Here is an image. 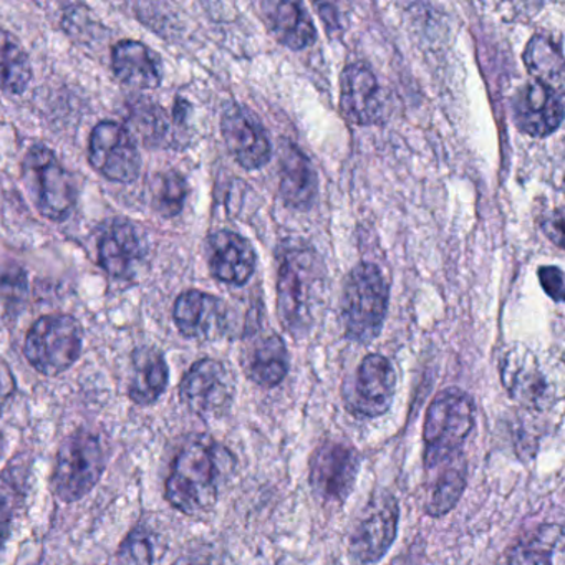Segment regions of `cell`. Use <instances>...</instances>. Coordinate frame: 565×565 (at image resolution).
<instances>
[{"label": "cell", "instance_id": "1", "mask_svg": "<svg viewBox=\"0 0 565 565\" xmlns=\"http://www.w3.org/2000/svg\"><path fill=\"white\" fill-rule=\"evenodd\" d=\"M227 461L226 449L211 439L188 443L178 452L168 478V502L188 515L211 511L217 502Z\"/></svg>", "mask_w": 565, "mask_h": 565}, {"label": "cell", "instance_id": "2", "mask_svg": "<svg viewBox=\"0 0 565 565\" xmlns=\"http://www.w3.org/2000/svg\"><path fill=\"white\" fill-rule=\"evenodd\" d=\"M323 284L326 273L316 250L302 246L284 250L277 289L280 317L290 332H303L312 326L322 306Z\"/></svg>", "mask_w": 565, "mask_h": 565}, {"label": "cell", "instance_id": "3", "mask_svg": "<svg viewBox=\"0 0 565 565\" xmlns=\"http://www.w3.org/2000/svg\"><path fill=\"white\" fill-rule=\"evenodd\" d=\"M475 426V403L461 390H445L429 405L423 428L425 469L438 471L461 461L462 446Z\"/></svg>", "mask_w": 565, "mask_h": 565}, {"label": "cell", "instance_id": "4", "mask_svg": "<svg viewBox=\"0 0 565 565\" xmlns=\"http://www.w3.org/2000/svg\"><path fill=\"white\" fill-rule=\"evenodd\" d=\"M388 297V282L373 264H360L349 274L343 287L342 317L350 340L369 343L382 332Z\"/></svg>", "mask_w": 565, "mask_h": 565}, {"label": "cell", "instance_id": "5", "mask_svg": "<svg viewBox=\"0 0 565 565\" xmlns=\"http://www.w3.org/2000/svg\"><path fill=\"white\" fill-rule=\"evenodd\" d=\"M82 349L84 327L67 313L41 317L25 337V359L45 376L67 372L81 359Z\"/></svg>", "mask_w": 565, "mask_h": 565}, {"label": "cell", "instance_id": "6", "mask_svg": "<svg viewBox=\"0 0 565 565\" xmlns=\"http://www.w3.org/2000/svg\"><path fill=\"white\" fill-rule=\"evenodd\" d=\"M24 180L42 216L54 223L71 216L77 203V186L51 148L35 145L29 150L24 160Z\"/></svg>", "mask_w": 565, "mask_h": 565}, {"label": "cell", "instance_id": "7", "mask_svg": "<svg viewBox=\"0 0 565 565\" xmlns=\"http://www.w3.org/2000/svg\"><path fill=\"white\" fill-rule=\"evenodd\" d=\"M105 466L107 459L98 436L84 429L74 433L58 449L52 478L55 494L64 502L85 498L100 481Z\"/></svg>", "mask_w": 565, "mask_h": 565}, {"label": "cell", "instance_id": "8", "mask_svg": "<svg viewBox=\"0 0 565 565\" xmlns=\"http://www.w3.org/2000/svg\"><path fill=\"white\" fill-rule=\"evenodd\" d=\"M92 167L111 183L130 184L140 177L141 154L127 127L117 121H102L88 143Z\"/></svg>", "mask_w": 565, "mask_h": 565}, {"label": "cell", "instance_id": "9", "mask_svg": "<svg viewBox=\"0 0 565 565\" xmlns=\"http://www.w3.org/2000/svg\"><path fill=\"white\" fill-rule=\"evenodd\" d=\"M236 383L233 373L220 360L194 363L180 385L184 405L204 419L221 418L233 405Z\"/></svg>", "mask_w": 565, "mask_h": 565}, {"label": "cell", "instance_id": "10", "mask_svg": "<svg viewBox=\"0 0 565 565\" xmlns=\"http://www.w3.org/2000/svg\"><path fill=\"white\" fill-rule=\"evenodd\" d=\"M399 508L388 492L373 495L350 539V551L362 564H375L395 542Z\"/></svg>", "mask_w": 565, "mask_h": 565}, {"label": "cell", "instance_id": "11", "mask_svg": "<svg viewBox=\"0 0 565 565\" xmlns=\"http://www.w3.org/2000/svg\"><path fill=\"white\" fill-rule=\"evenodd\" d=\"M360 471V456L352 446L327 441L313 452L310 461V484L327 502L349 498Z\"/></svg>", "mask_w": 565, "mask_h": 565}, {"label": "cell", "instance_id": "12", "mask_svg": "<svg viewBox=\"0 0 565 565\" xmlns=\"http://www.w3.org/2000/svg\"><path fill=\"white\" fill-rule=\"evenodd\" d=\"M221 131L231 154L246 170H259L270 160V141L257 115L239 104H230L221 115Z\"/></svg>", "mask_w": 565, "mask_h": 565}, {"label": "cell", "instance_id": "13", "mask_svg": "<svg viewBox=\"0 0 565 565\" xmlns=\"http://www.w3.org/2000/svg\"><path fill=\"white\" fill-rule=\"evenodd\" d=\"M178 330L188 339L217 340L230 332V312L220 297L201 290H186L173 307Z\"/></svg>", "mask_w": 565, "mask_h": 565}, {"label": "cell", "instance_id": "14", "mask_svg": "<svg viewBox=\"0 0 565 565\" xmlns=\"http://www.w3.org/2000/svg\"><path fill=\"white\" fill-rule=\"evenodd\" d=\"M340 104L347 117L356 125H376L388 114V100L379 81L366 65L353 64L340 81Z\"/></svg>", "mask_w": 565, "mask_h": 565}, {"label": "cell", "instance_id": "15", "mask_svg": "<svg viewBox=\"0 0 565 565\" xmlns=\"http://www.w3.org/2000/svg\"><path fill=\"white\" fill-rule=\"evenodd\" d=\"M512 114L519 130L531 137H547L564 118L562 95L547 85L531 82L512 100Z\"/></svg>", "mask_w": 565, "mask_h": 565}, {"label": "cell", "instance_id": "16", "mask_svg": "<svg viewBox=\"0 0 565 565\" xmlns=\"http://www.w3.org/2000/svg\"><path fill=\"white\" fill-rule=\"evenodd\" d=\"M395 388L396 373L392 362L373 353L363 359L356 372L353 409L366 418L382 416L392 406Z\"/></svg>", "mask_w": 565, "mask_h": 565}, {"label": "cell", "instance_id": "17", "mask_svg": "<svg viewBox=\"0 0 565 565\" xmlns=\"http://www.w3.org/2000/svg\"><path fill=\"white\" fill-rule=\"evenodd\" d=\"M207 263L221 282L244 286L256 269V254L241 234L217 231L207 239Z\"/></svg>", "mask_w": 565, "mask_h": 565}, {"label": "cell", "instance_id": "18", "mask_svg": "<svg viewBox=\"0 0 565 565\" xmlns=\"http://www.w3.org/2000/svg\"><path fill=\"white\" fill-rule=\"evenodd\" d=\"M147 254V244L137 227L118 223L108 227L98 243V264L115 279H130Z\"/></svg>", "mask_w": 565, "mask_h": 565}, {"label": "cell", "instance_id": "19", "mask_svg": "<svg viewBox=\"0 0 565 565\" xmlns=\"http://www.w3.org/2000/svg\"><path fill=\"white\" fill-rule=\"evenodd\" d=\"M111 68L118 81L138 90H154L163 82V62L143 42H118L111 51Z\"/></svg>", "mask_w": 565, "mask_h": 565}, {"label": "cell", "instance_id": "20", "mask_svg": "<svg viewBox=\"0 0 565 565\" xmlns=\"http://www.w3.org/2000/svg\"><path fill=\"white\" fill-rule=\"evenodd\" d=\"M264 18L277 41L292 51H302L316 41V28L309 12L299 2H264Z\"/></svg>", "mask_w": 565, "mask_h": 565}, {"label": "cell", "instance_id": "21", "mask_svg": "<svg viewBox=\"0 0 565 565\" xmlns=\"http://www.w3.org/2000/svg\"><path fill=\"white\" fill-rule=\"evenodd\" d=\"M280 193L289 206L303 210L317 196V174L309 158L287 143L280 148Z\"/></svg>", "mask_w": 565, "mask_h": 565}, {"label": "cell", "instance_id": "22", "mask_svg": "<svg viewBox=\"0 0 565 565\" xmlns=\"http://www.w3.org/2000/svg\"><path fill=\"white\" fill-rule=\"evenodd\" d=\"M170 370L163 353L154 347H140L131 355L130 398L138 405L157 402L168 386Z\"/></svg>", "mask_w": 565, "mask_h": 565}, {"label": "cell", "instance_id": "23", "mask_svg": "<svg viewBox=\"0 0 565 565\" xmlns=\"http://www.w3.org/2000/svg\"><path fill=\"white\" fill-rule=\"evenodd\" d=\"M247 376L264 388H273L286 379L289 372V353L279 335H267L257 340L244 360Z\"/></svg>", "mask_w": 565, "mask_h": 565}, {"label": "cell", "instance_id": "24", "mask_svg": "<svg viewBox=\"0 0 565 565\" xmlns=\"http://www.w3.org/2000/svg\"><path fill=\"white\" fill-rule=\"evenodd\" d=\"M564 534L561 525L547 524L522 539L511 554L508 565H562Z\"/></svg>", "mask_w": 565, "mask_h": 565}, {"label": "cell", "instance_id": "25", "mask_svg": "<svg viewBox=\"0 0 565 565\" xmlns=\"http://www.w3.org/2000/svg\"><path fill=\"white\" fill-rule=\"evenodd\" d=\"M502 382L514 398L521 402H541L545 383L537 363L529 352H511L502 363Z\"/></svg>", "mask_w": 565, "mask_h": 565}, {"label": "cell", "instance_id": "26", "mask_svg": "<svg viewBox=\"0 0 565 565\" xmlns=\"http://www.w3.org/2000/svg\"><path fill=\"white\" fill-rule=\"evenodd\" d=\"M524 62L535 82L561 94L564 87V58L558 44L547 35H534L525 47Z\"/></svg>", "mask_w": 565, "mask_h": 565}, {"label": "cell", "instance_id": "27", "mask_svg": "<svg viewBox=\"0 0 565 565\" xmlns=\"http://www.w3.org/2000/svg\"><path fill=\"white\" fill-rule=\"evenodd\" d=\"M28 52L11 32L0 29V90L22 95L32 81Z\"/></svg>", "mask_w": 565, "mask_h": 565}, {"label": "cell", "instance_id": "28", "mask_svg": "<svg viewBox=\"0 0 565 565\" xmlns=\"http://www.w3.org/2000/svg\"><path fill=\"white\" fill-rule=\"evenodd\" d=\"M466 488V462H452L446 468L435 471V479H433L431 488L426 498L425 509L433 518H441L448 514L459 499Z\"/></svg>", "mask_w": 565, "mask_h": 565}, {"label": "cell", "instance_id": "29", "mask_svg": "<svg viewBox=\"0 0 565 565\" xmlns=\"http://www.w3.org/2000/svg\"><path fill=\"white\" fill-rule=\"evenodd\" d=\"M186 194V180L178 171L160 174L154 184V210L164 217L177 216L183 210Z\"/></svg>", "mask_w": 565, "mask_h": 565}, {"label": "cell", "instance_id": "30", "mask_svg": "<svg viewBox=\"0 0 565 565\" xmlns=\"http://www.w3.org/2000/svg\"><path fill=\"white\" fill-rule=\"evenodd\" d=\"M153 542L145 529L138 527L128 534L120 545L118 558L121 565H151L153 564Z\"/></svg>", "mask_w": 565, "mask_h": 565}, {"label": "cell", "instance_id": "31", "mask_svg": "<svg viewBox=\"0 0 565 565\" xmlns=\"http://www.w3.org/2000/svg\"><path fill=\"white\" fill-rule=\"evenodd\" d=\"M19 494L15 481H9V476H0V545L4 544L11 531L12 519H14L15 504Z\"/></svg>", "mask_w": 565, "mask_h": 565}, {"label": "cell", "instance_id": "32", "mask_svg": "<svg viewBox=\"0 0 565 565\" xmlns=\"http://www.w3.org/2000/svg\"><path fill=\"white\" fill-rule=\"evenodd\" d=\"M539 279L544 287L547 296H551L555 302H562L564 299V274L557 267H542L539 269Z\"/></svg>", "mask_w": 565, "mask_h": 565}, {"label": "cell", "instance_id": "33", "mask_svg": "<svg viewBox=\"0 0 565 565\" xmlns=\"http://www.w3.org/2000/svg\"><path fill=\"white\" fill-rule=\"evenodd\" d=\"M15 380L12 375L11 369L8 363L0 359V405H4L6 399L14 393Z\"/></svg>", "mask_w": 565, "mask_h": 565}, {"label": "cell", "instance_id": "34", "mask_svg": "<svg viewBox=\"0 0 565 565\" xmlns=\"http://www.w3.org/2000/svg\"><path fill=\"white\" fill-rule=\"evenodd\" d=\"M174 565H207L206 562L198 561V558L184 557L180 558Z\"/></svg>", "mask_w": 565, "mask_h": 565}]
</instances>
